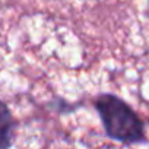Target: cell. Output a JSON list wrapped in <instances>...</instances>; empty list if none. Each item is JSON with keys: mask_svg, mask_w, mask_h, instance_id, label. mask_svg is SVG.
I'll use <instances>...</instances> for the list:
<instances>
[{"mask_svg": "<svg viewBox=\"0 0 149 149\" xmlns=\"http://www.w3.org/2000/svg\"><path fill=\"white\" fill-rule=\"evenodd\" d=\"M16 121L10 108L0 100V149H10L15 140Z\"/></svg>", "mask_w": 149, "mask_h": 149, "instance_id": "cell-2", "label": "cell"}, {"mask_svg": "<svg viewBox=\"0 0 149 149\" xmlns=\"http://www.w3.org/2000/svg\"><path fill=\"white\" fill-rule=\"evenodd\" d=\"M94 107L107 137L124 145L148 143L143 121L124 100L114 94H101L95 98Z\"/></svg>", "mask_w": 149, "mask_h": 149, "instance_id": "cell-1", "label": "cell"}]
</instances>
